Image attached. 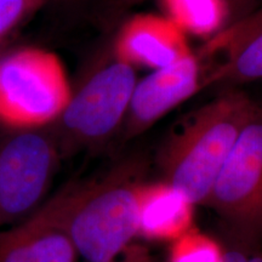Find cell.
<instances>
[{
	"mask_svg": "<svg viewBox=\"0 0 262 262\" xmlns=\"http://www.w3.org/2000/svg\"><path fill=\"white\" fill-rule=\"evenodd\" d=\"M260 110L244 91L228 88L188 114L157 152L163 181L203 205L242 131Z\"/></svg>",
	"mask_w": 262,
	"mask_h": 262,
	"instance_id": "cell-1",
	"label": "cell"
},
{
	"mask_svg": "<svg viewBox=\"0 0 262 262\" xmlns=\"http://www.w3.org/2000/svg\"><path fill=\"white\" fill-rule=\"evenodd\" d=\"M143 173L145 164L127 159L100 178L71 183L66 226L85 261L116 260L137 235Z\"/></svg>",
	"mask_w": 262,
	"mask_h": 262,
	"instance_id": "cell-2",
	"label": "cell"
},
{
	"mask_svg": "<svg viewBox=\"0 0 262 262\" xmlns=\"http://www.w3.org/2000/svg\"><path fill=\"white\" fill-rule=\"evenodd\" d=\"M137 83L135 67L116 55L100 62L49 127L61 156L97 149L119 135Z\"/></svg>",
	"mask_w": 262,
	"mask_h": 262,
	"instance_id": "cell-3",
	"label": "cell"
},
{
	"mask_svg": "<svg viewBox=\"0 0 262 262\" xmlns=\"http://www.w3.org/2000/svg\"><path fill=\"white\" fill-rule=\"evenodd\" d=\"M72 90L54 52L28 47L0 55V124L9 130L50 126L63 112Z\"/></svg>",
	"mask_w": 262,
	"mask_h": 262,
	"instance_id": "cell-4",
	"label": "cell"
},
{
	"mask_svg": "<svg viewBox=\"0 0 262 262\" xmlns=\"http://www.w3.org/2000/svg\"><path fill=\"white\" fill-rule=\"evenodd\" d=\"M203 206L217 216L226 241L262 245V107L242 131Z\"/></svg>",
	"mask_w": 262,
	"mask_h": 262,
	"instance_id": "cell-5",
	"label": "cell"
},
{
	"mask_svg": "<svg viewBox=\"0 0 262 262\" xmlns=\"http://www.w3.org/2000/svg\"><path fill=\"white\" fill-rule=\"evenodd\" d=\"M60 158L49 127L9 130L0 137V229L40 208Z\"/></svg>",
	"mask_w": 262,
	"mask_h": 262,
	"instance_id": "cell-6",
	"label": "cell"
},
{
	"mask_svg": "<svg viewBox=\"0 0 262 262\" xmlns=\"http://www.w3.org/2000/svg\"><path fill=\"white\" fill-rule=\"evenodd\" d=\"M206 88V67L196 54L156 70L137 81L120 129L123 142L142 135L159 119Z\"/></svg>",
	"mask_w": 262,
	"mask_h": 262,
	"instance_id": "cell-7",
	"label": "cell"
},
{
	"mask_svg": "<svg viewBox=\"0 0 262 262\" xmlns=\"http://www.w3.org/2000/svg\"><path fill=\"white\" fill-rule=\"evenodd\" d=\"M71 183L25 220L0 229V262H77L66 226Z\"/></svg>",
	"mask_w": 262,
	"mask_h": 262,
	"instance_id": "cell-8",
	"label": "cell"
},
{
	"mask_svg": "<svg viewBox=\"0 0 262 262\" xmlns=\"http://www.w3.org/2000/svg\"><path fill=\"white\" fill-rule=\"evenodd\" d=\"M196 55L206 67V88L262 79V8L228 24Z\"/></svg>",
	"mask_w": 262,
	"mask_h": 262,
	"instance_id": "cell-9",
	"label": "cell"
},
{
	"mask_svg": "<svg viewBox=\"0 0 262 262\" xmlns=\"http://www.w3.org/2000/svg\"><path fill=\"white\" fill-rule=\"evenodd\" d=\"M113 54L133 67H169L193 52L186 34L166 16L137 14L118 32Z\"/></svg>",
	"mask_w": 262,
	"mask_h": 262,
	"instance_id": "cell-10",
	"label": "cell"
},
{
	"mask_svg": "<svg viewBox=\"0 0 262 262\" xmlns=\"http://www.w3.org/2000/svg\"><path fill=\"white\" fill-rule=\"evenodd\" d=\"M193 206L170 183L145 181L139 194L137 234L147 241L171 243L193 227Z\"/></svg>",
	"mask_w": 262,
	"mask_h": 262,
	"instance_id": "cell-11",
	"label": "cell"
},
{
	"mask_svg": "<svg viewBox=\"0 0 262 262\" xmlns=\"http://www.w3.org/2000/svg\"><path fill=\"white\" fill-rule=\"evenodd\" d=\"M165 16L181 31L212 37L231 15L226 0H160Z\"/></svg>",
	"mask_w": 262,
	"mask_h": 262,
	"instance_id": "cell-12",
	"label": "cell"
},
{
	"mask_svg": "<svg viewBox=\"0 0 262 262\" xmlns=\"http://www.w3.org/2000/svg\"><path fill=\"white\" fill-rule=\"evenodd\" d=\"M224 245L194 227L171 242L166 262H224Z\"/></svg>",
	"mask_w": 262,
	"mask_h": 262,
	"instance_id": "cell-13",
	"label": "cell"
},
{
	"mask_svg": "<svg viewBox=\"0 0 262 262\" xmlns=\"http://www.w3.org/2000/svg\"><path fill=\"white\" fill-rule=\"evenodd\" d=\"M49 0H0V44L25 19L41 9Z\"/></svg>",
	"mask_w": 262,
	"mask_h": 262,
	"instance_id": "cell-14",
	"label": "cell"
},
{
	"mask_svg": "<svg viewBox=\"0 0 262 262\" xmlns=\"http://www.w3.org/2000/svg\"><path fill=\"white\" fill-rule=\"evenodd\" d=\"M224 249V262H262V245H249L226 241Z\"/></svg>",
	"mask_w": 262,
	"mask_h": 262,
	"instance_id": "cell-15",
	"label": "cell"
},
{
	"mask_svg": "<svg viewBox=\"0 0 262 262\" xmlns=\"http://www.w3.org/2000/svg\"><path fill=\"white\" fill-rule=\"evenodd\" d=\"M120 255L119 258L117 257L111 262H157L148 249L137 244H129Z\"/></svg>",
	"mask_w": 262,
	"mask_h": 262,
	"instance_id": "cell-16",
	"label": "cell"
},
{
	"mask_svg": "<svg viewBox=\"0 0 262 262\" xmlns=\"http://www.w3.org/2000/svg\"><path fill=\"white\" fill-rule=\"evenodd\" d=\"M229 6V11L233 14H244V10L248 9L249 6L255 4L256 0H226Z\"/></svg>",
	"mask_w": 262,
	"mask_h": 262,
	"instance_id": "cell-17",
	"label": "cell"
},
{
	"mask_svg": "<svg viewBox=\"0 0 262 262\" xmlns=\"http://www.w3.org/2000/svg\"><path fill=\"white\" fill-rule=\"evenodd\" d=\"M3 52H4V45L0 44V55H2Z\"/></svg>",
	"mask_w": 262,
	"mask_h": 262,
	"instance_id": "cell-18",
	"label": "cell"
},
{
	"mask_svg": "<svg viewBox=\"0 0 262 262\" xmlns=\"http://www.w3.org/2000/svg\"><path fill=\"white\" fill-rule=\"evenodd\" d=\"M129 2H140V0H129Z\"/></svg>",
	"mask_w": 262,
	"mask_h": 262,
	"instance_id": "cell-19",
	"label": "cell"
},
{
	"mask_svg": "<svg viewBox=\"0 0 262 262\" xmlns=\"http://www.w3.org/2000/svg\"><path fill=\"white\" fill-rule=\"evenodd\" d=\"M49 2H50V0H49Z\"/></svg>",
	"mask_w": 262,
	"mask_h": 262,
	"instance_id": "cell-20",
	"label": "cell"
}]
</instances>
